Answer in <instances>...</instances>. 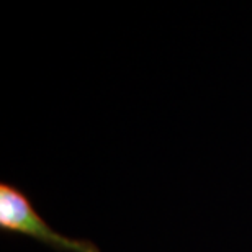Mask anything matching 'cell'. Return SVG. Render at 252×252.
<instances>
[{
	"label": "cell",
	"mask_w": 252,
	"mask_h": 252,
	"mask_svg": "<svg viewBox=\"0 0 252 252\" xmlns=\"http://www.w3.org/2000/svg\"><path fill=\"white\" fill-rule=\"evenodd\" d=\"M0 231L32 238L58 252H102L94 241L72 238L49 226L30 196L8 182L0 184Z\"/></svg>",
	"instance_id": "cell-1"
}]
</instances>
